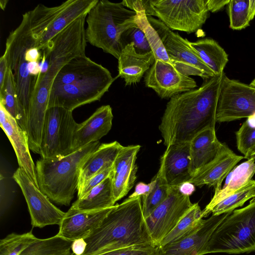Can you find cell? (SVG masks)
I'll use <instances>...</instances> for the list:
<instances>
[{"mask_svg":"<svg viewBox=\"0 0 255 255\" xmlns=\"http://www.w3.org/2000/svg\"><path fill=\"white\" fill-rule=\"evenodd\" d=\"M224 73L206 80L198 89L170 99L159 126L166 147L190 142L202 130L215 127Z\"/></svg>","mask_w":255,"mask_h":255,"instance_id":"6da1fadb","label":"cell"},{"mask_svg":"<svg viewBox=\"0 0 255 255\" xmlns=\"http://www.w3.org/2000/svg\"><path fill=\"white\" fill-rule=\"evenodd\" d=\"M82 241L83 249L78 255H99L140 245L153 246L142 212L141 197L128 198L115 205L100 226Z\"/></svg>","mask_w":255,"mask_h":255,"instance_id":"7a4b0ae2","label":"cell"},{"mask_svg":"<svg viewBox=\"0 0 255 255\" xmlns=\"http://www.w3.org/2000/svg\"><path fill=\"white\" fill-rule=\"evenodd\" d=\"M100 144L97 141L61 158L38 160L35 167L41 191L57 204L70 205L77 190L81 169Z\"/></svg>","mask_w":255,"mask_h":255,"instance_id":"3957f363","label":"cell"},{"mask_svg":"<svg viewBox=\"0 0 255 255\" xmlns=\"http://www.w3.org/2000/svg\"><path fill=\"white\" fill-rule=\"evenodd\" d=\"M85 17H80L64 29L48 43L43 57L48 59V68L40 72L35 80L30 105L48 106L49 94L60 70L75 57L86 55L87 40Z\"/></svg>","mask_w":255,"mask_h":255,"instance_id":"277c9868","label":"cell"},{"mask_svg":"<svg viewBox=\"0 0 255 255\" xmlns=\"http://www.w3.org/2000/svg\"><path fill=\"white\" fill-rule=\"evenodd\" d=\"M136 15L122 2L98 0L87 15V42L118 59L123 50L121 36L129 28L137 25Z\"/></svg>","mask_w":255,"mask_h":255,"instance_id":"5b68a950","label":"cell"},{"mask_svg":"<svg viewBox=\"0 0 255 255\" xmlns=\"http://www.w3.org/2000/svg\"><path fill=\"white\" fill-rule=\"evenodd\" d=\"M70 4L69 0L54 6L37 4L22 15L19 25L10 32L6 38L2 55L8 67L12 69L18 64L26 62L25 53L37 44L51 23Z\"/></svg>","mask_w":255,"mask_h":255,"instance_id":"8992f818","label":"cell"},{"mask_svg":"<svg viewBox=\"0 0 255 255\" xmlns=\"http://www.w3.org/2000/svg\"><path fill=\"white\" fill-rule=\"evenodd\" d=\"M255 251V197L245 207L234 210L217 227L206 254H240Z\"/></svg>","mask_w":255,"mask_h":255,"instance_id":"52a82bcc","label":"cell"},{"mask_svg":"<svg viewBox=\"0 0 255 255\" xmlns=\"http://www.w3.org/2000/svg\"><path fill=\"white\" fill-rule=\"evenodd\" d=\"M115 79L102 65L94 72L71 84L52 87L47 109L59 107L73 112L80 106L99 101Z\"/></svg>","mask_w":255,"mask_h":255,"instance_id":"ba28073f","label":"cell"},{"mask_svg":"<svg viewBox=\"0 0 255 255\" xmlns=\"http://www.w3.org/2000/svg\"><path fill=\"white\" fill-rule=\"evenodd\" d=\"M77 124L72 111L59 107L48 108L42 128L41 158H59L72 153Z\"/></svg>","mask_w":255,"mask_h":255,"instance_id":"9c48e42d","label":"cell"},{"mask_svg":"<svg viewBox=\"0 0 255 255\" xmlns=\"http://www.w3.org/2000/svg\"><path fill=\"white\" fill-rule=\"evenodd\" d=\"M147 19L159 34L168 58L175 68L186 76H197L209 79L214 73L190 45V41L175 33L159 19L151 16Z\"/></svg>","mask_w":255,"mask_h":255,"instance_id":"30bf717a","label":"cell"},{"mask_svg":"<svg viewBox=\"0 0 255 255\" xmlns=\"http://www.w3.org/2000/svg\"><path fill=\"white\" fill-rule=\"evenodd\" d=\"M155 16L170 29L193 33L209 17L206 0H150Z\"/></svg>","mask_w":255,"mask_h":255,"instance_id":"8fae6325","label":"cell"},{"mask_svg":"<svg viewBox=\"0 0 255 255\" xmlns=\"http://www.w3.org/2000/svg\"><path fill=\"white\" fill-rule=\"evenodd\" d=\"M255 114V88L231 79L224 73L216 111V122L248 118Z\"/></svg>","mask_w":255,"mask_h":255,"instance_id":"7c38bea8","label":"cell"},{"mask_svg":"<svg viewBox=\"0 0 255 255\" xmlns=\"http://www.w3.org/2000/svg\"><path fill=\"white\" fill-rule=\"evenodd\" d=\"M193 205L189 196L179 192L178 186L170 187L166 199L145 219L154 247L158 248L163 239Z\"/></svg>","mask_w":255,"mask_h":255,"instance_id":"4fadbf2b","label":"cell"},{"mask_svg":"<svg viewBox=\"0 0 255 255\" xmlns=\"http://www.w3.org/2000/svg\"><path fill=\"white\" fill-rule=\"evenodd\" d=\"M13 178L18 184L25 199L33 227L59 225L65 212L54 205L50 200L30 180L24 171L19 167Z\"/></svg>","mask_w":255,"mask_h":255,"instance_id":"5bb4252c","label":"cell"},{"mask_svg":"<svg viewBox=\"0 0 255 255\" xmlns=\"http://www.w3.org/2000/svg\"><path fill=\"white\" fill-rule=\"evenodd\" d=\"M144 81L145 86L153 90L162 99H170L197 87L194 79L160 60H155L146 72Z\"/></svg>","mask_w":255,"mask_h":255,"instance_id":"9a60e30c","label":"cell"},{"mask_svg":"<svg viewBox=\"0 0 255 255\" xmlns=\"http://www.w3.org/2000/svg\"><path fill=\"white\" fill-rule=\"evenodd\" d=\"M232 212L212 215L203 220L193 233L174 243L158 248V255H204L212 235L220 224Z\"/></svg>","mask_w":255,"mask_h":255,"instance_id":"2e32d148","label":"cell"},{"mask_svg":"<svg viewBox=\"0 0 255 255\" xmlns=\"http://www.w3.org/2000/svg\"><path fill=\"white\" fill-rule=\"evenodd\" d=\"M114 206L90 211L71 207L65 212L57 235L73 242L85 239L100 226Z\"/></svg>","mask_w":255,"mask_h":255,"instance_id":"e0dca14e","label":"cell"},{"mask_svg":"<svg viewBox=\"0 0 255 255\" xmlns=\"http://www.w3.org/2000/svg\"><path fill=\"white\" fill-rule=\"evenodd\" d=\"M157 173L170 187L188 182L192 177L190 142L172 144L166 147L160 158Z\"/></svg>","mask_w":255,"mask_h":255,"instance_id":"ac0fdd59","label":"cell"},{"mask_svg":"<svg viewBox=\"0 0 255 255\" xmlns=\"http://www.w3.org/2000/svg\"><path fill=\"white\" fill-rule=\"evenodd\" d=\"M0 125L15 151L19 167L22 169L32 183L39 189L35 165L29 151L28 138L16 120L0 104Z\"/></svg>","mask_w":255,"mask_h":255,"instance_id":"d6986e66","label":"cell"},{"mask_svg":"<svg viewBox=\"0 0 255 255\" xmlns=\"http://www.w3.org/2000/svg\"><path fill=\"white\" fill-rule=\"evenodd\" d=\"M139 145L123 146L113 164L112 183L116 203L125 196L132 188L136 178L137 154Z\"/></svg>","mask_w":255,"mask_h":255,"instance_id":"ffe728a7","label":"cell"},{"mask_svg":"<svg viewBox=\"0 0 255 255\" xmlns=\"http://www.w3.org/2000/svg\"><path fill=\"white\" fill-rule=\"evenodd\" d=\"M244 158V156L236 154L224 143L217 156L188 182L199 187L205 185L213 187L216 192L222 188L224 179Z\"/></svg>","mask_w":255,"mask_h":255,"instance_id":"44dd1931","label":"cell"},{"mask_svg":"<svg viewBox=\"0 0 255 255\" xmlns=\"http://www.w3.org/2000/svg\"><path fill=\"white\" fill-rule=\"evenodd\" d=\"M113 114L110 105L99 107L86 121L77 124L73 138V151L90 143L99 141L112 127Z\"/></svg>","mask_w":255,"mask_h":255,"instance_id":"7402d4cb","label":"cell"},{"mask_svg":"<svg viewBox=\"0 0 255 255\" xmlns=\"http://www.w3.org/2000/svg\"><path fill=\"white\" fill-rule=\"evenodd\" d=\"M223 144L217 138L215 127L205 128L192 139L190 151L192 177L217 156Z\"/></svg>","mask_w":255,"mask_h":255,"instance_id":"603a6c76","label":"cell"},{"mask_svg":"<svg viewBox=\"0 0 255 255\" xmlns=\"http://www.w3.org/2000/svg\"><path fill=\"white\" fill-rule=\"evenodd\" d=\"M118 60L119 76L125 80L126 85L138 83L144 73L155 61L152 52L137 53L132 44L122 50Z\"/></svg>","mask_w":255,"mask_h":255,"instance_id":"cb8c5ba5","label":"cell"},{"mask_svg":"<svg viewBox=\"0 0 255 255\" xmlns=\"http://www.w3.org/2000/svg\"><path fill=\"white\" fill-rule=\"evenodd\" d=\"M255 174V157L249 158L236 166L226 177L223 187L215 192L210 202L202 210L203 218L210 214L212 209L217 204L246 185L252 180Z\"/></svg>","mask_w":255,"mask_h":255,"instance_id":"d4e9b609","label":"cell"},{"mask_svg":"<svg viewBox=\"0 0 255 255\" xmlns=\"http://www.w3.org/2000/svg\"><path fill=\"white\" fill-rule=\"evenodd\" d=\"M98 0H73L51 23L40 39L36 48L44 50L50 41L78 17L87 15Z\"/></svg>","mask_w":255,"mask_h":255,"instance_id":"484cf974","label":"cell"},{"mask_svg":"<svg viewBox=\"0 0 255 255\" xmlns=\"http://www.w3.org/2000/svg\"><path fill=\"white\" fill-rule=\"evenodd\" d=\"M123 146L117 141L101 144L82 166L77 191L89 178L112 166Z\"/></svg>","mask_w":255,"mask_h":255,"instance_id":"4316f807","label":"cell"},{"mask_svg":"<svg viewBox=\"0 0 255 255\" xmlns=\"http://www.w3.org/2000/svg\"><path fill=\"white\" fill-rule=\"evenodd\" d=\"M190 45L215 75L224 73V70L229 61L228 55L216 41L206 38L190 42Z\"/></svg>","mask_w":255,"mask_h":255,"instance_id":"83f0119b","label":"cell"},{"mask_svg":"<svg viewBox=\"0 0 255 255\" xmlns=\"http://www.w3.org/2000/svg\"><path fill=\"white\" fill-rule=\"evenodd\" d=\"M112 174L94 187L82 199H77L71 207L82 211L96 210L115 206Z\"/></svg>","mask_w":255,"mask_h":255,"instance_id":"f1b7e54d","label":"cell"},{"mask_svg":"<svg viewBox=\"0 0 255 255\" xmlns=\"http://www.w3.org/2000/svg\"><path fill=\"white\" fill-rule=\"evenodd\" d=\"M101 66L86 55L75 57L60 70L52 87L71 84L94 72Z\"/></svg>","mask_w":255,"mask_h":255,"instance_id":"f546056e","label":"cell"},{"mask_svg":"<svg viewBox=\"0 0 255 255\" xmlns=\"http://www.w3.org/2000/svg\"><path fill=\"white\" fill-rule=\"evenodd\" d=\"M202 210L194 203L175 228L163 239L158 248L176 242L195 231L203 221Z\"/></svg>","mask_w":255,"mask_h":255,"instance_id":"4dcf8cb0","label":"cell"},{"mask_svg":"<svg viewBox=\"0 0 255 255\" xmlns=\"http://www.w3.org/2000/svg\"><path fill=\"white\" fill-rule=\"evenodd\" d=\"M73 242L56 235L38 239L31 243L20 255H71Z\"/></svg>","mask_w":255,"mask_h":255,"instance_id":"1f68e13d","label":"cell"},{"mask_svg":"<svg viewBox=\"0 0 255 255\" xmlns=\"http://www.w3.org/2000/svg\"><path fill=\"white\" fill-rule=\"evenodd\" d=\"M227 10L230 27L237 30L245 29L255 16V0H230Z\"/></svg>","mask_w":255,"mask_h":255,"instance_id":"d6a6232c","label":"cell"},{"mask_svg":"<svg viewBox=\"0 0 255 255\" xmlns=\"http://www.w3.org/2000/svg\"><path fill=\"white\" fill-rule=\"evenodd\" d=\"M255 197V180H251L239 190L217 204L212 209L211 213L216 216L232 212Z\"/></svg>","mask_w":255,"mask_h":255,"instance_id":"836d02e7","label":"cell"},{"mask_svg":"<svg viewBox=\"0 0 255 255\" xmlns=\"http://www.w3.org/2000/svg\"><path fill=\"white\" fill-rule=\"evenodd\" d=\"M135 22L145 33L155 60H160L173 66L168 58L159 34L148 21L144 11L136 12Z\"/></svg>","mask_w":255,"mask_h":255,"instance_id":"e575fe53","label":"cell"},{"mask_svg":"<svg viewBox=\"0 0 255 255\" xmlns=\"http://www.w3.org/2000/svg\"><path fill=\"white\" fill-rule=\"evenodd\" d=\"M238 150L245 158L252 157L255 153V114L247 118L236 132Z\"/></svg>","mask_w":255,"mask_h":255,"instance_id":"d590c367","label":"cell"},{"mask_svg":"<svg viewBox=\"0 0 255 255\" xmlns=\"http://www.w3.org/2000/svg\"><path fill=\"white\" fill-rule=\"evenodd\" d=\"M154 177L156 183L152 191L147 196L141 197L142 212L145 219L166 199L170 190V187L157 173Z\"/></svg>","mask_w":255,"mask_h":255,"instance_id":"8d00e7d4","label":"cell"},{"mask_svg":"<svg viewBox=\"0 0 255 255\" xmlns=\"http://www.w3.org/2000/svg\"><path fill=\"white\" fill-rule=\"evenodd\" d=\"M36 239L32 231L8 234L0 241V255H20Z\"/></svg>","mask_w":255,"mask_h":255,"instance_id":"74e56055","label":"cell"},{"mask_svg":"<svg viewBox=\"0 0 255 255\" xmlns=\"http://www.w3.org/2000/svg\"><path fill=\"white\" fill-rule=\"evenodd\" d=\"M0 104L17 121L19 116L17 95L14 75L9 67L3 86L0 89Z\"/></svg>","mask_w":255,"mask_h":255,"instance_id":"f35d334b","label":"cell"},{"mask_svg":"<svg viewBox=\"0 0 255 255\" xmlns=\"http://www.w3.org/2000/svg\"><path fill=\"white\" fill-rule=\"evenodd\" d=\"M123 49L128 44H132L135 51L139 54L152 52L149 42L144 32L137 25L125 31L121 37Z\"/></svg>","mask_w":255,"mask_h":255,"instance_id":"ab89813d","label":"cell"},{"mask_svg":"<svg viewBox=\"0 0 255 255\" xmlns=\"http://www.w3.org/2000/svg\"><path fill=\"white\" fill-rule=\"evenodd\" d=\"M99 255H158V248L151 245H140L124 248Z\"/></svg>","mask_w":255,"mask_h":255,"instance_id":"60d3db41","label":"cell"},{"mask_svg":"<svg viewBox=\"0 0 255 255\" xmlns=\"http://www.w3.org/2000/svg\"><path fill=\"white\" fill-rule=\"evenodd\" d=\"M113 169V165L89 178L78 190L77 199L83 198L91 189L109 177L112 173Z\"/></svg>","mask_w":255,"mask_h":255,"instance_id":"b9f144b4","label":"cell"},{"mask_svg":"<svg viewBox=\"0 0 255 255\" xmlns=\"http://www.w3.org/2000/svg\"><path fill=\"white\" fill-rule=\"evenodd\" d=\"M122 4L126 7L136 12L144 11L146 16H155V11L151 4L150 0H123Z\"/></svg>","mask_w":255,"mask_h":255,"instance_id":"7bdbcfd3","label":"cell"},{"mask_svg":"<svg viewBox=\"0 0 255 255\" xmlns=\"http://www.w3.org/2000/svg\"><path fill=\"white\" fill-rule=\"evenodd\" d=\"M155 183L156 180L154 177L148 184L142 182L138 183L135 187L134 192L129 196L128 198L147 196L152 191Z\"/></svg>","mask_w":255,"mask_h":255,"instance_id":"ee69618b","label":"cell"},{"mask_svg":"<svg viewBox=\"0 0 255 255\" xmlns=\"http://www.w3.org/2000/svg\"><path fill=\"white\" fill-rule=\"evenodd\" d=\"M230 0H206L209 11L217 12L227 5Z\"/></svg>","mask_w":255,"mask_h":255,"instance_id":"f6af8a7d","label":"cell"},{"mask_svg":"<svg viewBox=\"0 0 255 255\" xmlns=\"http://www.w3.org/2000/svg\"><path fill=\"white\" fill-rule=\"evenodd\" d=\"M8 68V66L7 60L2 55L0 58V89L3 86Z\"/></svg>","mask_w":255,"mask_h":255,"instance_id":"bcb514c9","label":"cell"},{"mask_svg":"<svg viewBox=\"0 0 255 255\" xmlns=\"http://www.w3.org/2000/svg\"><path fill=\"white\" fill-rule=\"evenodd\" d=\"M40 50L36 48L29 49L25 53V60L27 62H38L40 58Z\"/></svg>","mask_w":255,"mask_h":255,"instance_id":"7dc6e473","label":"cell"},{"mask_svg":"<svg viewBox=\"0 0 255 255\" xmlns=\"http://www.w3.org/2000/svg\"><path fill=\"white\" fill-rule=\"evenodd\" d=\"M179 192L183 195L189 196L195 190V185L189 182H185L178 186Z\"/></svg>","mask_w":255,"mask_h":255,"instance_id":"c3c4849f","label":"cell"},{"mask_svg":"<svg viewBox=\"0 0 255 255\" xmlns=\"http://www.w3.org/2000/svg\"><path fill=\"white\" fill-rule=\"evenodd\" d=\"M28 70L29 74L32 76H38L41 72L40 65L38 62H31L28 63Z\"/></svg>","mask_w":255,"mask_h":255,"instance_id":"681fc988","label":"cell"},{"mask_svg":"<svg viewBox=\"0 0 255 255\" xmlns=\"http://www.w3.org/2000/svg\"><path fill=\"white\" fill-rule=\"evenodd\" d=\"M8 2V0H1L0 1V8L3 10H4L5 9V8L6 5Z\"/></svg>","mask_w":255,"mask_h":255,"instance_id":"f907efd6","label":"cell"},{"mask_svg":"<svg viewBox=\"0 0 255 255\" xmlns=\"http://www.w3.org/2000/svg\"><path fill=\"white\" fill-rule=\"evenodd\" d=\"M250 86L255 88V78L254 80L251 82V83L249 84Z\"/></svg>","mask_w":255,"mask_h":255,"instance_id":"816d5d0a","label":"cell"}]
</instances>
